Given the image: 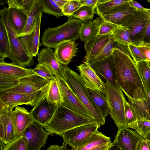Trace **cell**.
<instances>
[{
	"instance_id": "cell-58",
	"label": "cell",
	"mask_w": 150,
	"mask_h": 150,
	"mask_svg": "<svg viewBox=\"0 0 150 150\" xmlns=\"http://www.w3.org/2000/svg\"><path fill=\"white\" fill-rule=\"evenodd\" d=\"M147 2L150 3V0H149L147 1Z\"/></svg>"
},
{
	"instance_id": "cell-39",
	"label": "cell",
	"mask_w": 150,
	"mask_h": 150,
	"mask_svg": "<svg viewBox=\"0 0 150 150\" xmlns=\"http://www.w3.org/2000/svg\"><path fill=\"white\" fill-rule=\"evenodd\" d=\"M82 6L79 0H68L62 8L64 16H71Z\"/></svg>"
},
{
	"instance_id": "cell-24",
	"label": "cell",
	"mask_w": 150,
	"mask_h": 150,
	"mask_svg": "<svg viewBox=\"0 0 150 150\" xmlns=\"http://www.w3.org/2000/svg\"><path fill=\"white\" fill-rule=\"evenodd\" d=\"M55 57L59 62L67 65L78 52L77 45L75 40H69L59 43L53 48Z\"/></svg>"
},
{
	"instance_id": "cell-17",
	"label": "cell",
	"mask_w": 150,
	"mask_h": 150,
	"mask_svg": "<svg viewBox=\"0 0 150 150\" xmlns=\"http://www.w3.org/2000/svg\"><path fill=\"white\" fill-rule=\"evenodd\" d=\"M76 67L86 87L100 91L105 94V83L102 81L88 63L84 61Z\"/></svg>"
},
{
	"instance_id": "cell-28",
	"label": "cell",
	"mask_w": 150,
	"mask_h": 150,
	"mask_svg": "<svg viewBox=\"0 0 150 150\" xmlns=\"http://www.w3.org/2000/svg\"><path fill=\"white\" fill-rule=\"evenodd\" d=\"M127 98L128 102L136 111L138 119H145L150 120V89L147 93V99L137 100Z\"/></svg>"
},
{
	"instance_id": "cell-36",
	"label": "cell",
	"mask_w": 150,
	"mask_h": 150,
	"mask_svg": "<svg viewBox=\"0 0 150 150\" xmlns=\"http://www.w3.org/2000/svg\"><path fill=\"white\" fill-rule=\"evenodd\" d=\"M130 32L127 28L118 26L113 33V38L115 42L123 46L132 44Z\"/></svg>"
},
{
	"instance_id": "cell-57",
	"label": "cell",
	"mask_w": 150,
	"mask_h": 150,
	"mask_svg": "<svg viewBox=\"0 0 150 150\" xmlns=\"http://www.w3.org/2000/svg\"><path fill=\"white\" fill-rule=\"evenodd\" d=\"M144 44V45H146L150 49V44Z\"/></svg>"
},
{
	"instance_id": "cell-52",
	"label": "cell",
	"mask_w": 150,
	"mask_h": 150,
	"mask_svg": "<svg viewBox=\"0 0 150 150\" xmlns=\"http://www.w3.org/2000/svg\"><path fill=\"white\" fill-rule=\"evenodd\" d=\"M111 143H104L90 150H106L108 148Z\"/></svg>"
},
{
	"instance_id": "cell-33",
	"label": "cell",
	"mask_w": 150,
	"mask_h": 150,
	"mask_svg": "<svg viewBox=\"0 0 150 150\" xmlns=\"http://www.w3.org/2000/svg\"><path fill=\"white\" fill-rule=\"evenodd\" d=\"M10 52V42L5 27L0 19V61L9 56Z\"/></svg>"
},
{
	"instance_id": "cell-59",
	"label": "cell",
	"mask_w": 150,
	"mask_h": 150,
	"mask_svg": "<svg viewBox=\"0 0 150 150\" xmlns=\"http://www.w3.org/2000/svg\"><path fill=\"white\" fill-rule=\"evenodd\" d=\"M149 65L150 66V62H149Z\"/></svg>"
},
{
	"instance_id": "cell-34",
	"label": "cell",
	"mask_w": 150,
	"mask_h": 150,
	"mask_svg": "<svg viewBox=\"0 0 150 150\" xmlns=\"http://www.w3.org/2000/svg\"><path fill=\"white\" fill-rule=\"evenodd\" d=\"M126 127L134 129L144 139H145L150 136V120L137 119Z\"/></svg>"
},
{
	"instance_id": "cell-35",
	"label": "cell",
	"mask_w": 150,
	"mask_h": 150,
	"mask_svg": "<svg viewBox=\"0 0 150 150\" xmlns=\"http://www.w3.org/2000/svg\"><path fill=\"white\" fill-rule=\"evenodd\" d=\"M47 98V101L50 103L57 105L62 104V97L55 76L50 83Z\"/></svg>"
},
{
	"instance_id": "cell-38",
	"label": "cell",
	"mask_w": 150,
	"mask_h": 150,
	"mask_svg": "<svg viewBox=\"0 0 150 150\" xmlns=\"http://www.w3.org/2000/svg\"><path fill=\"white\" fill-rule=\"evenodd\" d=\"M95 9L96 8L92 7L82 6L71 16L83 22H86L93 19Z\"/></svg>"
},
{
	"instance_id": "cell-32",
	"label": "cell",
	"mask_w": 150,
	"mask_h": 150,
	"mask_svg": "<svg viewBox=\"0 0 150 150\" xmlns=\"http://www.w3.org/2000/svg\"><path fill=\"white\" fill-rule=\"evenodd\" d=\"M149 63V62L147 60H144L135 63L147 95L150 89V66Z\"/></svg>"
},
{
	"instance_id": "cell-49",
	"label": "cell",
	"mask_w": 150,
	"mask_h": 150,
	"mask_svg": "<svg viewBox=\"0 0 150 150\" xmlns=\"http://www.w3.org/2000/svg\"><path fill=\"white\" fill-rule=\"evenodd\" d=\"M150 44V18L145 32L142 43L144 44Z\"/></svg>"
},
{
	"instance_id": "cell-56",
	"label": "cell",
	"mask_w": 150,
	"mask_h": 150,
	"mask_svg": "<svg viewBox=\"0 0 150 150\" xmlns=\"http://www.w3.org/2000/svg\"><path fill=\"white\" fill-rule=\"evenodd\" d=\"M145 139H146L147 141L149 148V150H150V136L148 137Z\"/></svg>"
},
{
	"instance_id": "cell-13",
	"label": "cell",
	"mask_w": 150,
	"mask_h": 150,
	"mask_svg": "<svg viewBox=\"0 0 150 150\" xmlns=\"http://www.w3.org/2000/svg\"><path fill=\"white\" fill-rule=\"evenodd\" d=\"M51 82L48 81L37 74H34L19 79L18 85L0 93H32L47 87Z\"/></svg>"
},
{
	"instance_id": "cell-14",
	"label": "cell",
	"mask_w": 150,
	"mask_h": 150,
	"mask_svg": "<svg viewBox=\"0 0 150 150\" xmlns=\"http://www.w3.org/2000/svg\"><path fill=\"white\" fill-rule=\"evenodd\" d=\"M42 16V12L37 16L29 34L18 38L24 49L29 55L33 57L37 56L41 45L40 37Z\"/></svg>"
},
{
	"instance_id": "cell-31",
	"label": "cell",
	"mask_w": 150,
	"mask_h": 150,
	"mask_svg": "<svg viewBox=\"0 0 150 150\" xmlns=\"http://www.w3.org/2000/svg\"><path fill=\"white\" fill-rule=\"evenodd\" d=\"M42 0H36L28 16L25 25L22 32L17 35L18 38L29 34L33 26L37 16L42 12Z\"/></svg>"
},
{
	"instance_id": "cell-12",
	"label": "cell",
	"mask_w": 150,
	"mask_h": 150,
	"mask_svg": "<svg viewBox=\"0 0 150 150\" xmlns=\"http://www.w3.org/2000/svg\"><path fill=\"white\" fill-rule=\"evenodd\" d=\"M39 123L33 122L26 128L22 137L28 150H41L44 147L50 135Z\"/></svg>"
},
{
	"instance_id": "cell-54",
	"label": "cell",
	"mask_w": 150,
	"mask_h": 150,
	"mask_svg": "<svg viewBox=\"0 0 150 150\" xmlns=\"http://www.w3.org/2000/svg\"><path fill=\"white\" fill-rule=\"evenodd\" d=\"M68 0H54L59 6L61 9Z\"/></svg>"
},
{
	"instance_id": "cell-27",
	"label": "cell",
	"mask_w": 150,
	"mask_h": 150,
	"mask_svg": "<svg viewBox=\"0 0 150 150\" xmlns=\"http://www.w3.org/2000/svg\"><path fill=\"white\" fill-rule=\"evenodd\" d=\"M88 95L98 110L105 120L109 109L105 95L102 92L86 87Z\"/></svg>"
},
{
	"instance_id": "cell-18",
	"label": "cell",
	"mask_w": 150,
	"mask_h": 150,
	"mask_svg": "<svg viewBox=\"0 0 150 150\" xmlns=\"http://www.w3.org/2000/svg\"><path fill=\"white\" fill-rule=\"evenodd\" d=\"M38 64L45 65L55 76L65 80L63 72L64 65L55 56L54 51L51 48L44 47L37 55Z\"/></svg>"
},
{
	"instance_id": "cell-20",
	"label": "cell",
	"mask_w": 150,
	"mask_h": 150,
	"mask_svg": "<svg viewBox=\"0 0 150 150\" xmlns=\"http://www.w3.org/2000/svg\"><path fill=\"white\" fill-rule=\"evenodd\" d=\"M13 109L8 108L0 112V141L5 145L16 139L13 120Z\"/></svg>"
},
{
	"instance_id": "cell-11",
	"label": "cell",
	"mask_w": 150,
	"mask_h": 150,
	"mask_svg": "<svg viewBox=\"0 0 150 150\" xmlns=\"http://www.w3.org/2000/svg\"><path fill=\"white\" fill-rule=\"evenodd\" d=\"M100 127L95 122L85 125L68 131L62 137L67 145L76 149L84 144Z\"/></svg>"
},
{
	"instance_id": "cell-25",
	"label": "cell",
	"mask_w": 150,
	"mask_h": 150,
	"mask_svg": "<svg viewBox=\"0 0 150 150\" xmlns=\"http://www.w3.org/2000/svg\"><path fill=\"white\" fill-rule=\"evenodd\" d=\"M36 74L33 69H28L16 65L13 62L0 61V76L16 79Z\"/></svg>"
},
{
	"instance_id": "cell-19",
	"label": "cell",
	"mask_w": 150,
	"mask_h": 150,
	"mask_svg": "<svg viewBox=\"0 0 150 150\" xmlns=\"http://www.w3.org/2000/svg\"><path fill=\"white\" fill-rule=\"evenodd\" d=\"M143 139L136 131L125 127L118 130L114 141L122 150H137Z\"/></svg>"
},
{
	"instance_id": "cell-6",
	"label": "cell",
	"mask_w": 150,
	"mask_h": 150,
	"mask_svg": "<svg viewBox=\"0 0 150 150\" xmlns=\"http://www.w3.org/2000/svg\"><path fill=\"white\" fill-rule=\"evenodd\" d=\"M106 97L109 114L117 127L118 130L126 127L124 107L125 98L123 91L118 86H113L106 82Z\"/></svg>"
},
{
	"instance_id": "cell-16",
	"label": "cell",
	"mask_w": 150,
	"mask_h": 150,
	"mask_svg": "<svg viewBox=\"0 0 150 150\" xmlns=\"http://www.w3.org/2000/svg\"><path fill=\"white\" fill-rule=\"evenodd\" d=\"M89 64L95 72L103 76L107 82L113 86H118L114 61L112 54Z\"/></svg>"
},
{
	"instance_id": "cell-22",
	"label": "cell",
	"mask_w": 150,
	"mask_h": 150,
	"mask_svg": "<svg viewBox=\"0 0 150 150\" xmlns=\"http://www.w3.org/2000/svg\"><path fill=\"white\" fill-rule=\"evenodd\" d=\"M12 117L16 139L22 137L26 128L34 121L30 112L23 107L16 106Z\"/></svg>"
},
{
	"instance_id": "cell-45",
	"label": "cell",
	"mask_w": 150,
	"mask_h": 150,
	"mask_svg": "<svg viewBox=\"0 0 150 150\" xmlns=\"http://www.w3.org/2000/svg\"><path fill=\"white\" fill-rule=\"evenodd\" d=\"M115 42L112 36L93 61L100 59L112 55L114 48L113 45Z\"/></svg>"
},
{
	"instance_id": "cell-48",
	"label": "cell",
	"mask_w": 150,
	"mask_h": 150,
	"mask_svg": "<svg viewBox=\"0 0 150 150\" xmlns=\"http://www.w3.org/2000/svg\"><path fill=\"white\" fill-rule=\"evenodd\" d=\"M129 6L137 11H143L146 8H144L140 4L136 1L129 0L128 2Z\"/></svg>"
},
{
	"instance_id": "cell-55",
	"label": "cell",
	"mask_w": 150,
	"mask_h": 150,
	"mask_svg": "<svg viewBox=\"0 0 150 150\" xmlns=\"http://www.w3.org/2000/svg\"><path fill=\"white\" fill-rule=\"evenodd\" d=\"M8 108L5 104L0 100V112L6 110Z\"/></svg>"
},
{
	"instance_id": "cell-21",
	"label": "cell",
	"mask_w": 150,
	"mask_h": 150,
	"mask_svg": "<svg viewBox=\"0 0 150 150\" xmlns=\"http://www.w3.org/2000/svg\"><path fill=\"white\" fill-rule=\"evenodd\" d=\"M137 11L131 7L128 2L122 4L115 10L105 13L100 17L105 21L122 27Z\"/></svg>"
},
{
	"instance_id": "cell-23",
	"label": "cell",
	"mask_w": 150,
	"mask_h": 150,
	"mask_svg": "<svg viewBox=\"0 0 150 150\" xmlns=\"http://www.w3.org/2000/svg\"><path fill=\"white\" fill-rule=\"evenodd\" d=\"M113 36V33L104 35H97L84 45L86 54L85 62H93Z\"/></svg>"
},
{
	"instance_id": "cell-60",
	"label": "cell",
	"mask_w": 150,
	"mask_h": 150,
	"mask_svg": "<svg viewBox=\"0 0 150 150\" xmlns=\"http://www.w3.org/2000/svg\"><path fill=\"white\" fill-rule=\"evenodd\" d=\"M107 149H106V150Z\"/></svg>"
},
{
	"instance_id": "cell-37",
	"label": "cell",
	"mask_w": 150,
	"mask_h": 150,
	"mask_svg": "<svg viewBox=\"0 0 150 150\" xmlns=\"http://www.w3.org/2000/svg\"><path fill=\"white\" fill-rule=\"evenodd\" d=\"M42 12L59 18L64 16L62 9L54 0H42Z\"/></svg>"
},
{
	"instance_id": "cell-41",
	"label": "cell",
	"mask_w": 150,
	"mask_h": 150,
	"mask_svg": "<svg viewBox=\"0 0 150 150\" xmlns=\"http://www.w3.org/2000/svg\"><path fill=\"white\" fill-rule=\"evenodd\" d=\"M125 112L127 126L136 121L138 119L137 116L132 106L124 99Z\"/></svg>"
},
{
	"instance_id": "cell-4",
	"label": "cell",
	"mask_w": 150,
	"mask_h": 150,
	"mask_svg": "<svg viewBox=\"0 0 150 150\" xmlns=\"http://www.w3.org/2000/svg\"><path fill=\"white\" fill-rule=\"evenodd\" d=\"M0 19L6 30L10 47L8 58L14 64L24 68L31 67L35 64L33 57L29 55L22 46L17 33L9 19L8 8L5 7L0 10Z\"/></svg>"
},
{
	"instance_id": "cell-7",
	"label": "cell",
	"mask_w": 150,
	"mask_h": 150,
	"mask_svg": "<svg viewBox=\"0 0 150 150\" xmlns=\"http://www.w3.org/2000/svg\"><path fill=\"white\" fill-rule=\"evenodd\" d=\"M35 1L36 0H8V16L17 35L20 34L24 28L29 14Z\"/></svg>"
},
{
	"instance_id": "cell-3",
	"label": "cell",
	"mask_w": 150,
	"mask_h": 150,
	"mask_svg": "<svg viewBox=\"0 0 150 150\" xmlns=\"http://www.w3.org/2000/svg\"><path fill=\"white\" fill-rule=\"evenodd\" d=\"M67 17V21L62 25L56 27L48 28L45 30L41 38V45L47 48H53L63 42L75 41L79 38L83 22L71 16Z\"/></svg>"
},
{
	"instance_id": "cell-51",
	"label": "cell",
	"mask_w": 150,
	"mask_h": 150,
	"mask_svg": "<svg viewBox=\"0 0 150 150\" xmlns=\"http://www.w3.org/2000/svg\"><path fill=\"white\" fill-rule=\"evenodd\" d=\"M137 150H149L147 140L143 139L139 143Z\"/></svg>"
},
{
	"instance_id": "cell-2",
	"label": "cell",
	"mask_w": 150,
	"mask_h": 150,
	"mask_svg": "<svg viewBox=\"0 0 150 150\" xmlns=\"http://www.w3.org/2000/svg\"><path fill=\"white\" fill-rule=\"evenodd\" d=\"M94 122L91 118L58 105L51 120L44 127L50 135L57 134L62 137L71 129Z\"/></svg>"
},
{
	"instance_id": "cell-9",
	"label": "cell",
	"mask_w": 150,
	"mask_h": 150,
	"mask_svg": "<svg viewBox=\"0 0 150 150\" xmlns=\"http://www.w3.org/2000/svg\"><path fill=\"white\" fill-rule=\"evenodd\" d=\"M55 77L62 99L61 105L94 121L92 115L80 100L66 81Z\"/></svg>"
},
{
	"instance_id": "cell-53",
	"label": "cell",
	"mask_w": 150,
	"mask_h": 150,
	"mask_svg": "<svg viewBox=\"0 0 150 150\" xmlns=\"http://www.w3.org/2000/svg\"><path fill=\"white\" fill-rule=\"evenodd\" d=\"M106 150H122L116 142L114 141L111 143Z\"/></svg>"
},
{
	"instance_id": "cell-15",
	"label": "cell",
	"mask_w": 150,
	"mask_h": 150,
	"mask_svg": "<svg viewBox=\"0 0 150 150\" xmlns=\"http://www.w3.org/2000/svg\"><path fill=\"white\" fill-rule=\"evenodd\" d=\"M47 95L35 105L30 112L33 121L39 123L43 127L51 120L58 105L48 102Z\"/></svg>"
},
{
	"instance_id": "cell-46",
	"label": "cell",
	"mask_w": 150,
	"mask_h": 150,
	"mask_svg": "<svg viewBox=\"0 0 150 150\" xmlns=\"http://www.w3.org/2000/svg\"><path fill=\"white\" fill-rule=\"evenodd\" d=\"M118 27L116 25L103 20L100 26L98 35H104L113 33Z\"/></svg>"
},
{
	"instance_id": "cell-42",
	"label": "cell",
	"mask_w": 150,
	"mask_h": 150,
	"mask_svg": "<svg viewBox=\"0 0 150 150\" xmlns=\"http://www.w3.org/2000/svg\"><path fill=\"white\" fill-rule=\"evenodd\" d=\"M127 48L128 52L135 63L141 61L147 60L137 46L130 44L127 46Z\"/></svg>"
},
{
	"instance_id": "cell-43",
	"label": "cell",
	"mask_w": 150,
	"mask_h": 150,
	"mask_svg": "<svg viewBox=\"0 0 150 150\" xmlns=\"http://www.w3.org/2000/svg\"><path fill=\"white\" fill-rule=\"evenodd\" d=\"M19 79H11L0 76V92L18 85Z\"/></svg>"
},
{
	"instance_id": "cell-47",
	"label": "cell",
	"mask_w": 150,
	"mask_h": 150,
	"mask_svg": "<svg viewBox=\"0 0 150 150\" xmlns=\"http://www.w3.org/2000/svg\"><path fill=\"white\" fill-rule=\"evenodd\" d=\"M137 47L144 54L146 60L150 62V49L148 47L144 44H142Z\"/></svg>"
},
{
	"instance_id": "cell-40",
	"label": "cell",
	"mask_w": 150,
	"mask_h": 150,
	"mask_svg": "<svg viewBox=\"0 0 150 150\" xmlns=\"http://www.w3.org/2000/svg\"><path fill=\"white\" fill-rule=\"evenodd\" d=\"M33 71L36 74L49 82L52 81L55 77L51 71L44 64H37L33 69Z\"/></svg>"
},
{
	"instance_id": "cell-10",
	"label": "cell",
	"mask_w": 150,
	"mask_h": 150,
	"mask_svg": "<svg viewBox=\"0 0 150 150\" xmlns=\"http://www.w3.org/2000/svg\"><path fill=\"white\" fill-rule=\"evenodd\" d=\"M50 85L43 89L30 94L0 93V100L8 108L12 109L21 105H30L34 106L47 94Z\"/></svg>"
},
{
	"instance_id": "cell-29",
	"label": "cell",
	"mask_w": 150,
	"mask_h": 150,
	"mask_svg": "<svg viewBox=\"0 0 150 150\" xmlns=\"http://www.w3.org/2000/svg\"><path fill=\"white\" fill-rule=\"evenodd\" d=\"M129 0H98L95 13L99 16L107 12L113 11Z\"/></svg>"
},
{
	"instance_id": "cell-26",
	"label": "cell",
	"mask_w": 150,
	"mask_h": 150,
	"mask_svg": "<svg viewBox=\"0 0 150 150\" xmlns=\"http://www.w3.org/2000/svg\"><path fill=\"white\" fill-rule=\"evenodd\" d=\"M103 21V19L100 17L93 20L83 22V24L80 33V40L86 42L97 35Z\"/></svg>"
},
{
	"instance_id": "cell-5",
	"label": "cell",
	"mask_w": 150,
	"mask_h": 150,
	"mask_svg": "<svg viewBox=\"0 0 150 150\" xmlns=\"http://www.w3.org/2000/svg\"><path fill=\"white\" fill-rule=\"evenodd\" d=\"M63 72L65 81L80 100L93 115L95 122L100 126L103 125V118L90 99L85 84L79 75L67 65H64Z\"/></svg>"
},
{
	"instance_id": "cell-50",
	"label": "cell",
	"mask_w": 150,
	"mask_h": 150,
	"mask_svg": "<svg viewBox=\"0 0 150 150\" xmlns=\"http://www.w3.org/2000/svg\"><path fill=\"white\" fill-rule=\"evenodd\" d=\"M82 6H89L96 8L98 0H79Z\"/></svg>"
},
{
	"instance_id": "cell-8",
	"label": "cell",
	"mask_w": 150,
	"mask_h": 150,
	"mask_svg": "<svg viewBox=\"0 0 150 150\" xmlns=\"http://www.w3.org/2000/svg\"><path fill=\"white\" fill-rule=\"evenodd\" d=\"M150 18V8L137 11L122 26L129 31L132 44L137 46L142 43L145 32Z\"/></svg>"
},
{
	"instance_id": "cell-1",
	"label": "cell",
	"mask_w": 150,
	"mask_h": 150,
	"mask_svg": "<svg viewBox=\"0 0 150 150\" xmlns=\"http://www.w3.org/2000/svg\"><path fill=\"white\" fill-rule=\"evenodd\" d=\"M112 55L114 61L118 86L127 96L146 101L147 95L136 64L128 52L114 47Z\"/></svg>"
},
{
	"instance_id": "cell-44",
	"label": "cell",
	"mask_w": 150,
	"mask_h": 150,
	"mask_svg": "<svg viewBox=\"0 0 150 150\" xmlns=\"http://www.w3.org/2000/svg\"><path fill=\"white\" fill-rule=\"evenodd\" d=\"M3 150H28L25 142L22 137L5 145Z\"/></svg>"
},
{
	"instance_id": "cell-30",
	"label": "cell",
	"mask_w": 150,
	"mask_h": 150,
	"mask_svg": "<svg viewBox=\"0 0 150 150\" xmlns=\"http://www.w3.org/2000/svg\"><path fill=\"white\" fill-rule=\"evenodd\" d=\"M111 143L110 137H107L98 130L96 131L80 147L71 150H90L102 144Z\"/></svg>"
}]
</instances>
